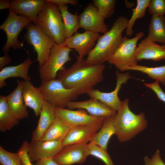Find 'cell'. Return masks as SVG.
<instances>
[{"label":"cell","instance_id":"41","mask_svg":"<svg viewBox=\"0 0 165 165\" xmlns=\"http://www.w3.org/2000/svg\"><path fill=\"white\" fill-rule=\"evenodd\" d=\"M11 7L10 1L8 0H0V9L1 10L9 9Z\"/></svg>","mask_w":165,"mask_h":165},{"label":"cell","instance_id":"20","mask_svg":"<svg viewBox=\"0 0 165 165\" xmlns=\"http://www.w3.org/2000/svg\"><path fill=\"white\" fill-rule=\"evenodd\" d=\"M55 107L45 100L43 103L38 125L32 133L31 141L39 140L55 120Z\"/></svg>","mask_w":165,"mask_h":165},{"label":"cell","instance_id":"33","mask_svg":"<svg viewBox=\"0 0 165 165\" xmlns=\"http://www.w3.org/2000/svg\"><path fill=\"white\" fill-rule=\"evenodd\" d=\"M0 163L1 165H23L17 153L9 152L0 146Z\"/></svg>","mask_w":165,"mask_h":165},{"label":"cell","instance_id":"17","mask_svg":"<svg viewBox=\"0 0 165 165\" xmlns=\"http://www.w3.org/2000/svg\"><path fill=\"white\" fill-rule=\"evenodd\" d=\"M135 57L137 61L143 59L155 61L165 60V44L158 45L146 37L138 44Z\"/></svg>","mask_w":165,"mask_h":165},{"label":"cell","instance_id":"34","mask_svg":"<svg viewBox=\"0 0 165 165\" xmlns=\"http://www.w3.org/2000/svg\"><path fill=\"white\" fill-rule=\"evenodd\" d=\"M148 10L149 14L152 15L164 16L165 0H150Z\"/></svg>","mask_w":165,"mask_h":165},{"label":"cell","instance_id":"21","mask_svg":"<svg viewBox=\"0 0 165 165\" xmlns=\"http://www.w3.org/2000/svg\"><path fill=\"white\" fill-rule=\"evenodd\" d=\"M22 96L25 105L31 108L36 117L39 116L45 98L38 87H35L30 81H24Z\"/></svg>","mask_w":165,"mask_h":165},{"label":"cell","instance_id":"1","mask_svg":"<svg viewBox=\"0 0 165 165\" xmlns=\"http://www.w3.org/2000/svg\"><path fill=\"white\" fill-rule=\"evenodd\" d=\"M84 57L78 56L69 68L65 67L57 73V79L67 89H75L79 96L87 94L103 79L104 64L89 65Z\"/></svg>","mask_w":165,"mask_h":165},{"label":"cell","instance_id":"22","mask_svg":"<svg viewBox=\"0 0 165 165\" xmlns=\"http://www.w3.org/2000/svg\"><path fill=\"white\" fill-rule=\"evenodd\" d=\"M24 81H17L15 89L6 96L8 105L15 116L19 120L27 118L29 113L22 96Z\"/></svg>","mask_w":165,"mask_h":165},{"label":"cell","instance_id":"8","mask_svg":"<svg viewBox=\"0 0 165 165\" xmlns=\"http://www.w3.org/2000/svg\"><path fill=\"white\" fill-rule=\"evenodd\" d=\"M144 35L143 32H140L131 38H128L126 36L123 37L122 43L107 62L121 71L125 67L138 65L135 57L137 44Z\"/></svg>","mask_w":165,"mask_h":165},{"label":"cell","instance_id":"2","mask_svg":"<svg viewBox=\"0 0 165 165\" xmlns=\"http://www.w3.org/2000/svg\"><path fill=\"white\" fill-rule=\"evenodd\" d=\"M128 21L124 16L118 17L111 29L100 35L94 47L86 59L87 64H101L107 61L122 43L123 33L126 28Z\"/></svg>","mask_w":165,"mask_h":165},{"label":"cell","instance_id":"40","mask_svg":"<svg viewBox=\"0 0 165 165\" xmlns=\"http://www.w3.org/2000/svg\"><path fill=\"white\" fill-rule=\"evenodd\" d=\"M11 61L10 56L8 53L0 57V70H1L4 67Z\"/></svg>","mask_w":165,"mask_h":165},{"label":"cell","instance_id":"27","mask_svg":"<svg viewBox=\"0 0 165 165\" xmlns=\"http://www.w3.org/2000/svg\"><path fill=\"white\" fill-rule=\"evenodd\" d=\"M58 7L64 23L66 38L70 37L77 32L78 29L80 28L78 13L75 14L70 13L68 10L67 5H61Z\"/></svg>","mask_w":165,"mask_h":165},{"label":"cell","instance_id":"19","mask_svg":"<svg viewBox=\"0 0 165 165\" xmlns=\"http://www.w3.org/2000/svg\"><path fill=\"white\" fill-rule=\"evenodd\" d=\"M11 8L16 14L24 16L36 24L38 13L46 3L43 0H12Z\"/></svg>","mask_w":165,"mask_h":165},{"label":"cell","instance_id":"9","mask_svg":"<svg viewBox=\"0 0 165 165\" xmlns=\"http://www.w3.org/2000/svg\"><path fill=\"white\" fill-rule=\"evenodd\" d=\"M26 27L27 31L24 39L33 46L34 51L37 54L36 60L40 66L48 58L51 49L56 43L38 25L32 24Z\"/></svg>","mask_w":165,"mask_h":165},{"label":"cell","instance_id":"14","mask_svg":"<svg viewBox=\"0 0 165 165\" xmlns=\"http://www.w3.org/2000/svg\"><path fill=\"white\" fill-rule=\"evenodd\" d=\"M99 34L86 31L83 33L76 32L71 36L66 38V45L77 52L79 56L88 55L94 47L99 37Z\"/></svg>","mask_w":165,"mask_h":165},{"label":"cell","instance_id":"38","mask_svg":"<svg viewBox=\"0 0 165 165\" xmlns=\"http://www.w3.org/2000/svg\"><path fill=\"white\" fill-rule=\"evenodd\" d=\"M46 2L52 4L58 7L61 5H67L70 4L76 5L78 4V1L77 0H45Z\"/></svg>","mask_w":165,"mask_h":165},{"label":"cell","instance_id":"25","mask_svg":"<svg viewBox=\"0 0 165 165\" xmlns=\"http://www.w3.org/2000/svg\"><path fill=\"white\" fill-rule=\"evenodd\" d=\"M147 37L153 42L165 44V17L152 15Z\"/></svg>","mask_w":165,"mask_h":165},{"label":"cell","instance_id":"15","mask_svg":"<svg viewBox=\"0 0 165 165\" xmlns=\"http://www.w3.org/2000/svg\"><path fill=\"white\" fill-rule=\"evenodd\" d=\"M104 122L71 128L62 140L63 146L64 147L77 143H88L101 128Z\"/></svg>","mask_w":165,"mask_h":165},{"label":"cell","instance_id":"4","mask_svg":"<svg viewBox=\"0 0 165 165\" xmlns=\"http://www.w3.org/2000/svg\"><path fill=\"white\" fill-rule=\"evenodd\" d=\"M56 44L64 42L65 30L59 8L46 2L38 13L36 24Z\"/></svg>","mask_w":165,"mask_h":165},{"label":"cell","instance_id":"30","mask_svg":"<svg viewBox=\"0 0 165 165\" xmlns=\"http://www.w3.org/2000/svg\"><path fill=\"white\" fill-rule=\"evenodd\" d=\"M150 1V0H137L136 6L135 8L132 9V16L128 20L125 31L127 36H131L132 35L133 28L136 20L145 16Z\"/></svg>","mask_w":165,"mask_h":165},{"label":"cell","instance_id":"3","mask_svg":"<svg viewBox=\"0 0 165 165\" xmlns=\"http://www.w3.org/2000/svg\"><path fill=\"white\" fill-rule=\"evenodd\" d=\"M129 99H126L115 115L114 124L116 134L120 142L127 141L145 129L148 126L145 113L135 114L129 107Z\"/></svg>","mask_w":165,"mask_h":165},{"label":"cell","instance_id":"7","mask_svg":"<svg viewBox=\"0 0 165 165\" xmlns=\"http://www.w3.org/2000/svg\"><path fill=\"white\" fill-rule=\"evenodd\" d=\"M33 22L27 17L16 14L12 9H9V13L6 19L0 26V29L6 33L7 39L2 48L5 54L8 53L10 48L19 49L23 47V42L19 41V34L24 27L32 24Z\"/></svg>","mask_w":165,"mask_h":165},{"label":"cell","instance_id":"23","mask_svg":"<svg viewBox=\"0 0 165 165\" xmlns=\"http://www.w3.org/2000/svg\"><path fill=\"white\" fill-rule=\"evenodd\" d=\"M32 61L29 56L21 64L15 66L4 67L0 72V88L6 85L5 80L11 77H20L25 81H30L31 77L28 74L29 68Z\"/></svg>","mask_w":165,"mask_h":165},{"label":"cell","instance_id":"39","mask_svg":"<svg viewBox=\"0 0 165 165\" xmlns=\"http://www.w3.org/2000/svg\"><path fill=\"white\" fill-rule=\"evenodd\" d=\"M34 165H59L52 158H46L38 160Z\"/></svg>","mask_w":165,"mask_h":165},{"label":"cell","instance_id":"32","mask_svg":"<svg viewBox=\"0 0 165 165\" xmlns=\"http://www.w3.org/2000/svg\"><path fill=\"white\" fill-rule=\"evenodd\" d=\"M93 4L99 13L105 18L110 17L116 9V0H93Z\"/></svg>","mask_w":165,"mask_h":165},{"label":"cell","instance_id":"10","mask_svg":"<svg viewBox=\"0 0 165 165\" xmlns=\"http://www.w3.org/2000/svg\"><path fill=\"white\" fill-rule=\"evenodd\" d=\"M55 113L56 118L71 128L102 122L107 117L93 116L86 110L81 109L74 110L55 107Z\"/></svg>","mask_w":165,"mask_h":165},{"label":"cell","instance_id":"11","mask_svg":"<svg viewBox=\"0 0 165 165\" xmlns=\"http://www.w3.org/2000/svg\"><path fill=\"white\" fill-rule=\"evenodd\" d=\"M116 82L115 89L110 92H103L98 89H93L86 94L90 97L97 99L113 110L117 112L121 104L118 94L122 84L126 83L132 77L128 72L121 73L117 70L116 72Z\"/></svg>","mask_w":165,"mask_h":165},{"label":"cell","instance_id":"13","mask_svg":"<svg viewBox=\"0 0 165 165\" xmlns=\"http://www.w3.org/2000/svg\"><path fill=\"white\" fill-rule=\"evenodd\" d=\"M62 141H31L29 143L28 152L31 162H36L46 158H53L64 148Z\"/></svg>","mask_w":165,"mask_h":165},{"label":"cell","instance_id":"18","mask_svg":"<svg viewBox=\"0 0 165 165\" xmlns=\"http://www.w3.org/2000/svg\"><path fill=\"white\" fill-rule=\"evenodd\" d=\"M67 107L71 110L83 109L90 115L97 117H107L116 113L99 100L91 98L84 101L70 102Z\"/></svg>","mask_w":165,"mask_h":165},{"label":"cell","instance_id":"29","mask_svg":"<svg viewBox=\"0 0 165 165\" xmlns=\"http://www.w3.org/2000/svg\"><path fill=\"white\" fill-rule=\"evenodd\" d=\"M136 71L145 73L150 78L158 81L165 86V65L156 67H148L140 65L126 67L121 71Z\"/></svg>","mask_w":165,"mask_h":165},{"label":"cell","instance_id":"35","mask_svg":"<svg viewBox=\"0 0 165 165\" xmlns=\"http://www.w3.org/2000/svg\"><path fill=\"white\" fill-rule=\"evenodd\" d=\"M29 146V143L27 141H24L17 152L23 165H34L32 164L28 155Z\"/></svg>","mask_w":165,"mask_h":165},{"label":"cell","instance_id":"26","mask_svg":"<svg viewBox=\"0 0 165 165\" xmlns=\"http://www.w3.org/2000/svg\"><path fill=\"white\" fill-rule=\"evenodd\" d=\"M19 123V120L9 108L6 97L0 96V131L5 132L11 129Z\"/></svg>","mask_w":165,"mask_h":165},{"label":"cell","instance_id":"6","mask_svg":"<svg viewBox=\"0 0 165 165\" xmlns=\"http://www.w3.org/2000/svg\"><path fill=\"white\" fill-rule=\"evenodd\" d=\"M38 88L44 95L45 100L56 107H67L69 102L79 96L75 89L66 88L56 78L41 82Z\"/></svg>","mask_w":165,"mask_h":165},{"label":"cell","instance_id":"28","mask_svg":"<svg viewBox=\"0 0 165 165\" xmlns=\"http://www.w3.org/2000/svg\"><path fill=\"white\" fill-rule=\"evenodd\" d=\"M71 128L56 117L53 123L40 140L50 141L63 140Z\"/></svg>","mask_w":165,"mask_h":165},{"label":"cell","instance_id":"16","mask_svg":"<svg viewBox=\"0 0 165 165\" xmlns=\"http://www.w3.org/2000/svg\"><path fill=\"white\" fill-rule=\"evenodd\" d=\"M88 143H77L64 147L53 158L59 165L82 164L88 156L87 152Z\"/></svg>","mask_w":165,"mask_h":165},{"label":"cell","instance_id":"5","mask_svg":"<svg viewBox=\"0 0 165 165\" xmlns=\"http://www.w3.org/2000/svg\"><path fill=\"white\" fill-rule=\"evenodd\" d=\"M71 50L64 42L54 45L48 58L43 65L39 67L41 82L56 78L57 73L64 68L65 64L71 60L69 56Z\"/></svg>","mask_w":165,"mask_h":165},{"label":"cell","instance_id":"12","mask_svg":"<svg viewBox=\"0 0 165 165\" xmlns=\"http://www.w3.org/2000/svg\"><path fill=\"white\" fill-rule=\"evenodd\" d=\"M105 18L99 13L93 3H90L79 15L80 27L86 31L105 33L109 30Z\"/></svg>","mask_w":165,"mask_h":165},{"label":"cell","instance_id":"37","mask_svg":"<svg viewBox=\"0 0 165 165\" xmlns=\"http://www.w3.org/2000/svg\"><path fill=\"white\" fill-rule=\"evenodd\" d=\"M144 165H165L162 159L159 150H157L151 158L145 156L144 158Z\"/></svg>","mask_w":165,"mask_h":165},{"label":"cell","instance_id":"36","mask_svg":"<svg viewBox=\"0 0 165 165\" xmlns=\"http://www.w3.org/2000/svg\"><path fill=\"white\" fill-rule=\"evenodd\" d=\"M145 86L152 90L156 94L160 100L165 103V93L163 90L160 85V82L157 81L151 83H144Z\"/></svg>","mask_w":165,"mask_h":165},{"label":"cell","instance_id":"24","mask_svg":"<svg viewBox=\"0 0 165 165\" xmlns=\"http://www.w3.org/2000/svg\"><path fill=\"white\" fill-rule=\"evenodd\" d=\"M115 115L108 117L105 119L101 128L93 137L90 142H93L107 150L108 143L110 138L113 135L116 134L114 123Z\"/></svg>","mask_w":165,"mask_h":165},{"label":"cell","instance_id":"31","mask_svg":"<svg viewBox=\"0 0 165 165\" xmlns=\"http://www.w3.org/2000/svg\"><path fill=\"white\" fill-rule=\"evenodd\" d=\"M87 152L88 156L92 155L101 160L105 165H114L107 150L93 142L87 144Z\"/></svg>","mask_w":165,"mask_h":165}]
</instances>
